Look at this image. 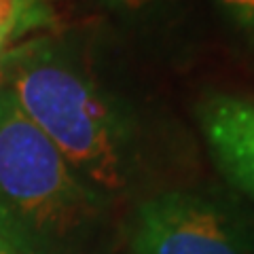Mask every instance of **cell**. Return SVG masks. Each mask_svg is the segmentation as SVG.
I'll list each match as a JSON object with an SVG mask.
<instances>
[{
  "mask_svg": "<svg viewBox=\"0 0 254 254\" xmlns=\"http://www.w3.org/2000/svg\"><path fill=\"white\" fill-rule=\"evenodd\" d=\"M146 53L185 64L197 49V23L189 0H95Z\"/></svg>",
  "mask_w": 254,
  "mask_h": 254,
  "instance_id": "obj_5",
  "label": "cell"
},
{
  "mask_svg": "<svg viewBox=\"0 0 254 254\" xmlns=\"http://www.w3.org/2000/svg\"><path fill=\"white\" fill-rule=\"evenodd\" d=\"M131 254H254V205L233 189L176 187L131 205Z\"/></svg>",
  "mask_w": 254,
  "mask_h": 254,
  "instance_id": "obj_3",
  "label": "cell"
},
{
  "mask_svg": "<svg viewBox=\"0 0 254 254\" xmlns=\"http://www.w3.org/2000/svg\"><path fill=\"white\" fill-rule=\"evenodd\" d=\"M227 28L248 53L254 55V0H210Z\"/></svg>",
  "mask_w": 254,
  "mask_h": 254,
  "instance_id": "obj_6",
  "label": "cell"
},
{
  "mask_svg": "<svg viewBox=\"0 0 254 254\" xmlns=\"http://www.w3.org/2000/svg\"><path fill=\"white\" fill-rule=\"evenodd\" d=\"M195 121L227 185L254 205V100L208 91L195 104Z\"/></svg>",
  "mask_w": 254,
  "mask_h": 254,
  "instance_id": "obj_4",
  "label": "cell"
},
{
  "mask_svg": "<svg viewBox=\"0 0 254 254\" xmlns=\"http://www.w3.org/2000/svg\"><path fill=\"white\" fill-rule=\"evenodd\" d=\"M0 254H15V252L9 248V244H6L4 240H0Z\"/></svg>",
  "mask_w": 254,
  "mask_h": 254,
  "instance_id": "obj_9",
  "label": "cell"
},
{
  "mask_svg": "<svg viewBox=\"0 0 254 254\" xmlns=\"http://www.w3.org/2000/svg\"><path fill=\"white\" fill-rule=\"evenodd\" d=\"M106 45L85 34L32 38L0 58V87L115 205L190 185L193 136Z\"/></svg>",
  "mask_w": 254,
  "mask_h": 254,
  "instance_id": "obj_1",
  "label": "cell"
},
{
  "mask_svg": "<svg viewBox=\"0 0 254 254\" xmlns=\"http://www.w3.org/2000/svg\"><path fill=\"white\" fill-rule=\"evenodd\" d=\"M9 43H11V36L6 34V32H2V30H0V58H2V55H4V51L9 49V47H6Z\"/></svg>",
  "mask_w": 254,
  "mask_h": 254,
  "instance_id": "obj_8",
  "label": "cell"
},
{
  "mask_svg": "<svg viewBox=\"0 0 254 254\" xmlns=\"http://www.w3.org/2000/svg\"><path fill=\"white\" fill-rule=\"evenodd\" d=\"M115 214L0 87V240L15 254H110Z\"/></svg>",
  "mask_w": 254,
  "mask_h": 254,
  "instance_id": "obj_2",
  "label": "cell"
},
{
  "mask_svg": "<svg viewBox=\"0 0 254 254\" xmlns=\"http://www.w3.org/2000/svg\"><path fill=\"white\" fill-rule=\"evenodd\" d=\"M13 2H17L23 11H28L41 26L49 21V6H47V0H13Z\"/></svg>",
  "mask_w": 254,
  "mask_h": 254,
  "instance_id": "obj_7",
  "label": "cell"
}]
</instances>
